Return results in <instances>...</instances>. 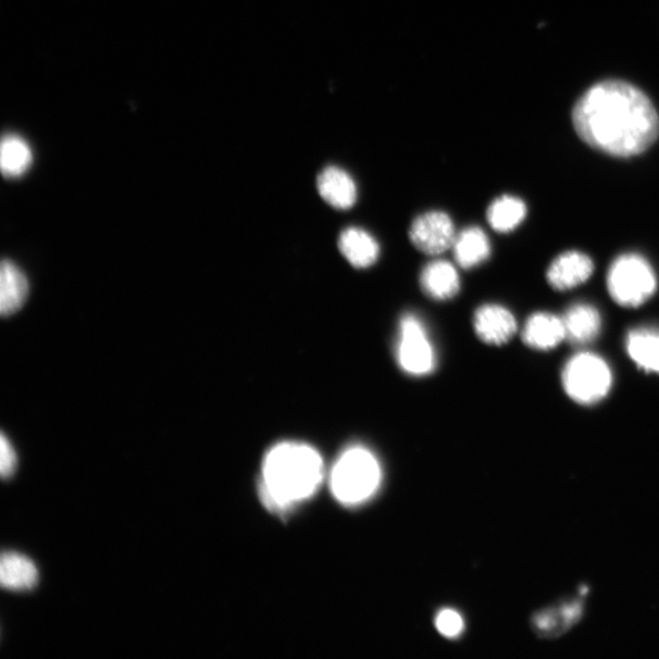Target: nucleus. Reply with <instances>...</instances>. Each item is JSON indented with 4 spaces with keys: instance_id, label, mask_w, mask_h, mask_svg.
I'll return each instance as SVG.
<instances>
[{
    "instance_id": "a211bd4d",
    "label": "nucleus",
    "mask_w": 659,
    "mask_h": 659,
    "mask_svg": "<svg viewBox=\"0 0 659 659\" xmlns=\"http://www.w3.org/2000/svg\"><path fill=\"white\" fill-rule=\"evenodd\" d=\"M626 351L634 363L644 369V371L659 374L658 330H633L626 338Z\"/></svg>"
},
{
    "instance_id": "6e6552de",
    "label": "nucleus",
    "mask_w": 659,
    "mask_h": 659,
    "mask_svg": "<svg viewBox=\"0 0 659 659\" xmlns=\"http://www.w3.org/2000/svg\"><path fill=\"white\" fill-rule=\"evenodd\" d=\"M474 328L478 338L487 345L501 346L517 333V322L502 306L485 304L474 314Z\"/></svg>"
},
{
    "instance_id": "aec40b11",
    "label": "nucleus",
    "mask_w": 659,
    "mask_h": 659,
    "mask_svg": "<svg viewBox=\"0 0 659 659\" xmlns=\"http://www.w3.org/2000/svg\"><path fill=\"white\" fill-rule=\"evenodd\" d=\"M34 156L32 147L22 137L9 135L2 142L0 164L7 177H20L32 166Z\"/></svg>"
},
{
    "instance_id": "dca6fc26",
    "label": "nucleus",
    "mask_w": 659,
    "mask_h": 659,
    "mask_svg": "<svg viewBox=\"0 0 659 659\" xmlns=\"http://www.w3.org/2000/svg\"><path fill=\"white\" fill-rule=\"evenodd\" d=\"M456 262L464 269L481 265L492 253L490 241L481 227H467L459 233L452 246Z\"/></svg>"
},
{
    "instance_id": "1a4fd4ad",
    "label": "nucleus",
    "mask_w": 659,
    "mask_h": 659,
    "mask_svg": "<svg viewBox=\"0 0 659 659\" xmlns=\"http://www.w3.org/2000/svg\"><path fill=\"white\" fill-rule=\"evenodd\" d=\"M594 263L581 252H565L548 268V284L556 289H571L587 282L593 275Z\"/></svg>"
},
{
    "instance_id": "5701e85b",
    "label": "nucleus",
    "mask_w": 659,
    "mask_h": 659,
    "mask_svg": "<svg viewBox=\"0 0 659 659\" xmlns=\"http://www.w3.org/2000/svg\"><path fill=\"white\" fill-rule=\"evenodd\" d=\"M16 468V453L12 444H10L7 436L2 435V442H0V472L3 477H9L14 474Z\"/></svg>"
},
{
    "instance_id": "20e7f679",
    "label": "nucleus",
    "mask_w": 659,
    "mask_h": 659,
    "mask_svg": "<svg viewBox=\"0 0 659 659\" xmlns=\"http://www.w3.org/2000/svg\"><path fill=\"white\" fill-rule=\"evenodd\" d=\"M609 295L619 306L636 308L650 299L657 288L654 269L638 254H624L616 259L607 276Z\"/></svg>"
},
{
    "instance_id": "2eb2a0df",
    "label": "nucleus",
    "mask_w": 659,
    "mask_h": 659,
    "mask_svg": "<svg viewBox=\"0 0 659 659\" xmlns=\"http://www.w3.org/2000/svg\"><path fill=\"white\" fill-rule=\"evenodd\" d=\"M29 293V285L22 269L12 261H4L0 272V312L12 315L22 309Z\"/></svg>"
},
{
    "instance_id": "6ab92c4d",
    "label": "nucleus",
    "mask_w": 659,
    "mask_h": 659,
    "mask_svg": "<svg viewBox=\"0 0 659 659\" xmlns=\"http://www.w3.org/2000/svg\"><path fill=\"white\" fill-rule=\"evenodd\" d=\"M526 216V206L513 196H502L488 208L487 219L498 233H509L523 223Z\"/></svg>"
},
{
    "instance_id": "412c9836",
    "label": "nucleus",
    "mask_w": 659,
    "mask_h": 659,
    "mask_svg": "<svg viewBox=\"0 0 659 659\" xmlns=\"http://www.w3.org/2000/svg\"><path fill=\"white\" fill-rule=\"evenodd\" d=\"M582 613V606L574 604L563 607L557 612H547L537 617V627L543 632H555L556 629L565 627L574 623Z\"/></svg>"
},
{
    "instance_id": "7ed1b4c3",
    "label": "nucleus",
    "mask_w": 659,
    "mask_h": 659,
    "mask_svg": "<svg viewBox=\"0 0 659 659\" xmlns=\"http://www.w3.org/2000/svg\"><path fill=\"white\" fill-rule=\"evenodd\" d=\"M382 483V467L369 449L356 446L338 457L330 487L339 503L353 507L371 499Z\"/></svg>"
},
{
    "instance_id": "f3484780",
    "label": "nucleus",
    "mask_w": 659,
    "mask_h": 659,
    "mask_svg": "<svg viewBox=\"0 0 659 659\" xmlns=\"http://www.w3.org/2000/svg\"><path fill=\"white\" fill-rule=\"evenodd\" d=\"M0 582L8 590H32L38 583V571L25 556L8 552L0 562Z\"/></svg>"
},
{
    "instance_id": "423d86ee",
    "label": "nucleus",
    "mask_w": 659,
    "mask_h": 659,
    "mask_svg": "<svg viewBox=\"0 0 659 659\" xmlns=\"http://www.w3.org/2000/svg\"><path fill=\"white\" fill-rule=\"evenodd\" d=\"M396 357L399 366L409 375L422 376L433 373L436 353L421 319L407 314L399 323Z\"/></svg>"
},
{
    "instance_id": "4468645a",
    "label": "nucleus",
    "mask_w": 659,
    "mask_h": 659,
    "mask_svg": "<svg viewBox=\"0 0 659 659\" xmlns=\"http://www.w3.org/2000/svg\"><path fill=\"white\" fill-rule=\"evenodd\" d=\"M421 286L428 297L437 299V301H445L459 293L461 282H459V274L453 264L437 259L423 269Z\"/></svg>"
},
{
    "instance_id": "ddd939ff",
    "label": "nucleus",
    "mask_w": 659,
    "mask_h": 659,
    "mask_svg": "<svg viewBox=\"0 0 659 659\" xmlns=\"http://www.w3.org/2000/svg\"><path fill=\"white\" fill-rule=\"evenodd\" d=\"M338 248L347 261L358 269L372 266L381 254L376 239L359 227L346 228L339 236Z\"/></svg>"
},
{
    "instance_id": "4be33fe9",
    "label": "nucleus",
    "mask_w": 659,
    "mask_h": 659,
    "mask_svg": "<svg viewBox=\"0 0 659 659\" xmlns=\"http://www.w3.org/2000/svg\"><path fill=\"white\" fill-rule=\"evenodd\" d=\"M436 629L439 634L448 638H455L462 634L464 622L461 614L453 609H444L436 617Z\"/></svg>"
},
{
    "instance_id": "f8f14e48",
    "label": "nucleus",
    "mask_w": 659,
    "mask_h": 659,
    "mask_svg": "<svg viewBox=\"0 0 659 659\" xmlns=\"http://www.w3.org/2000/svg\"><path fill=\"white\" fill-rule=\"evenodd\" d=\"M522 338L526 346L548 351L565 339L563 319L549 313H536L527 319Z\"/></svg>"
},
{
    "instance_id": "9d476101",
    "label": "nucleus",
    "mask_w": 659,
    "mask_h": 659,
    "mask_svg": "<svg viewBox=\"0 0 659 659\" xmlns=\"http://www.w3.org/2000/svg\"><path fill=\"white\" fill-rule=\"evenodd\" d=\"M316 186L324 201L339 211H346L357 202L355 179L341 167L324 169L318 177Z\"/></svg>"
},
{
    "instance_id": "f257e3e1",
    "label": "nucleus",
    "mask_w": 659,
    "mask_h": 659,
    "mask_svg": "<svg viewBox=\"0 0 659 659\" xmlns=\"http://www.w3.org/2000/svg\"><path fill=\"white\" fill-rule=\"evenodd\" d=\"M573 123L588 146L621 158L647 151L659 135V117L650 99L621 82L588 89L574 108Z\"/></svg>"
},
{
    "instance_id": "f03ea898",
    "label": "nucleus",
    "mask_w": 659,
    "mask_h": 659,
    "mask_svg": "<svg viewBox=\"0 0 659 659\" xmlns=\"http://www.w3.org/2000/svg\"><path fill=\"white\" fill-rule=\"evenodd\" d=\"M323 478L324 462L315 448L298 443L278 444L264 458L259 495L269 511L285 514L311 498Z\"/></svg>"
},
{
    "instance_id": "9b49d317",
    "label": "nucleus",
    "mask_w": 659,
    "mask_h": 659,
    "mask_svg": "<svg viewBox=\"0 0 659 659\" xmlns=\"http://www.w3.org/2000/svg\"><path fill=\"white\" fill-rule=\"evenodd\" d=\"M565 339L574 346H585L595 341L601 332V315L590 304L576 303L562 316Z\"/></svg>"
},
{
    "instance_id": "0eeeda50",
    "label": "nucleus",
    "mask_w": 659,
    "mask_h": 659,
    "mask_svg": "<svg viewBox=\"0 0 659 659\" xmlns=\"http://www.w3.org/2000/svg\"><path fill=\"white\" fill-rule=\"evenodd\" d=\"M457 234L452 219L444 212L419 215L409 229V237L419 251L438 256L452 248Z\"/></svg>"
},
{
    "instance_id": "39448f33",
    "label": "nucleus",
    "mask_w": 659,
    "mask_h": 659,
    "mask_svg": "<svg viewBox=\"0 0 659 659\" xmlns=\"http://www.w3.org/2000/svg\"><path fill=\"white\" fill-rule=\"evenodd\" d=\"M563 386L575 402L592 405L601 401L612 387V372L601 357L582 352L564 366Z\"/></svg>"
}]
</instances>
